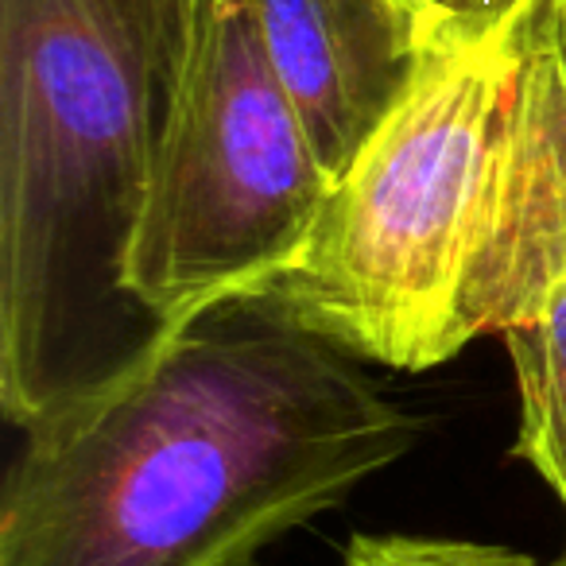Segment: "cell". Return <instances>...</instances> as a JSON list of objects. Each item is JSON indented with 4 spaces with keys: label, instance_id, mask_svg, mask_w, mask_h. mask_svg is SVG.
Returning a JSON list of instances; mask_svg holds the SVG:
<instances>
[{
    "label": "cell",
    "instance_id": "obj_1",
    "mask_svg": "<svg viewBox=\"0 0 566 566\" xmlns=\"http://www.w3.org/2000/svg\"><path fill=\"white\" fill-rule=\"evenodd\" d=\"M24 434L0 566H252L411 454L427 419L346 349L241 300Z\"/></svg>",
    "mask_w": 566,
    "mask_h": 566
},
{
    "label": "cell",
    "instance_id": "obj_9",
    "mask_svg": "<svg viewBox=\"0 0 566 566\" xmlns=\"http://www.w3.org/2000/svg\"><path fill=\"white\" fill-rule=\"evenodd\" d=\"M423 12H439V17H470V12L501 9L509 0H416Z\"/></svg>",
    "mask_w": 566,
    "mask_h": 566
},
{
    "label": "cell",
    "instance_id": "obj_3",
    "mask_svg": "<svg viewBox=\"0 0 566 566\" xmlns=\"http://www.w3.org/2000/svg\"><path fill=\"white\" fill-rule=\"evenodd\" d=\"M164 94L78 0H0V408L102 396L179 331L128 280Z\"/></svg>",
    "mask_w": 566,
    "mask_h": 566
},
{
    "label": "cell",
    "instance_id": "obj_5",
    "mask_svg": "<svg viewBox=\"0 0 566 566\" xmlns=\"http://www.w3.org/2000/svg\"><path fill=\"white\" fill-rule=\"evenodd\" d=\"M283 94L334 182L400 109L423 63L416 0H249Z\"/></svg>",
    "mask_w": 566,
    "mask_h": 566
},
{
    "label": "cell",
    "instance_id": "obj_7",
    "mask_svg": "<svg viewBox=\"0 0 566 566\" xmlns=\"http://www.w3.org/2000/svg\"><path fill=\"white\" fill-rule=\"evenodd\" d=\"M78 4L109 32L113 43H120L151 74L167 109L190 40L195 0H78Z\"/></svg>",
    "mask_w": 566,
    "mask_h": 566
},
{
    "label": "cell",
    "instance_id": "obj_4",
    "mask_svg": "<svg viewBox=\"0 0 566 566\" xmlns=\"http://www.w3.org/2000/svg\"><path fill=\"white\" fill-rule=\"evenodd\" d=\"M331 190L249 0H195L128 260L133 292L171 331L256 300L311 241Z\"/></svg>",
    "mask_w": 566,
    "mask_h": 566
},
{
    "label": "cell",
    "instance_id": "obj_8",
    "mask_svg": "<svg viewBox=\"0 0 566 566\" xmlns=\"http://www.w3.org/2000/svg\"><path fill=\"white\" fill-rule=\"evenodd\" d=\"M342 566H558L516 547L450 535H354Z\"/></svg>",
    "mask_w": 566,
    "mask_h": 566
},
{
    "label": "cell",
    "instance_id": "obj_6",
    "mask_svg": "<svg viewBox=\"0 0 566 566\" xmlns=\"http://www.w3.org/2000/svg\"><path fill=\"white\" fill-rule=\"evenodd\" d=\"M501 338L520 392L512 458L532 465L566 509V272L547 300Z\"/></svg>",
    "mask_w": 566,
    "mask_h": 566
},
{
    "label": "cell",
    "instance_id": "obj_10",
    "mask_svg": "<svg viewBox=\"0 0 566 566\" xmlns=\"http://www.w3.org/2000/svg\"><path fill=\"white\" fill-rule=\"evenodd\" d=\"M558 566H566V555H563V558H558Z\"/></svg>",
    "mask_w": 566,
    "mask_h": 566
},
{
    "label": "cell",
    "instance_id": "obj_2",
    "mask_svg": "<svg viewBox=\"0 0 566 566\" xmlns=\"http://www.w3.org/2000/svg\"><path fill=\"white\" fill-rule=\"evenodd\" d=\"M566 272V0L427 12L400 109L252 303L385 369L524 323Z\"/></svg>",
    "mask_w": 566,
    "mask_h": 566
}]
</instances>
